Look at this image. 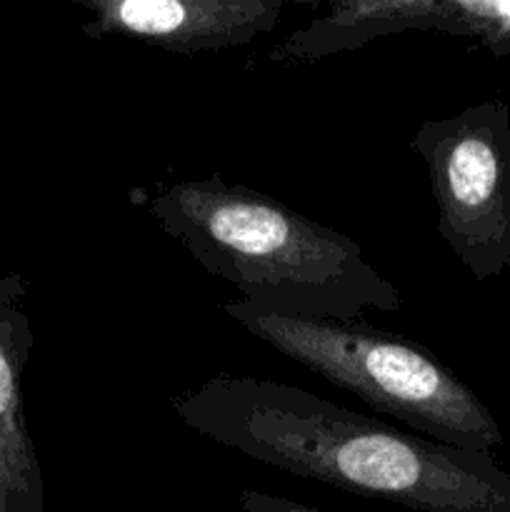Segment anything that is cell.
Wrapping results in <instances>:
<instances>
[{
    "instance_id": "6da1fadb",
    "label": "cell",
    "mask_w": 510,
    "mask_h": 512,
    "mask_svg": "<svg viewBox=\"0 0 510 512\" xmlns=\"http://www.w3.org/2000/svg\"><path fill=\"white\" fill-rule=\"evenodd\" d=\"M195 433L258 463L415 512H510L493 453L403 433L283 380L218 373L170 398Z\"/></svg>"
},
{
    "instance_id": "7a4b0ae2",
    "label": "cell",
    "mask_w": 510,
    "mask_h": 512,
    "mask_svg": "<svg viewBox=\"0 0 510 512\" xmlns=\"http://www.w3.org/2000/svg\"><path fill=\"white\" fill-rule=\"evenodd\" d=\"M160 228L243 303L290 320L355 323L395 313L400 293L348 235L223 175L183 180L148 198Z\"/></svg>"
},
{
    "instance_id": "3957f363",
    "label": "cell",
    "mask_w": 510,
    "mask_h": 512,
    "mask_svg": "<svg viewBox=\"0 0 510 512\" xmlns=\"http://www.w3.org/2000/svg\"><path fill=\"white\" fill-rule=\"evenodd\" d=\"M223 310L285 358L358 395L378 413L403 420L423 438L483 453L503 445V430L483 400L418 343L365 320H290L243 300L225 303Z\"/></svg>"
},
{
    "instance_id": "277c9868",
    "label": "cell",
    "mask_w": 510,
    "mask_h": 512,
    "mask_svg": "<svg viewBox=\"0 0 510 512\" xmlns=\"http://www.w3.org/2000/svg\"><path fill=\"white\" fill-rule=\"evenodd\" d=\"M425 160L438 235L478 283L510 268V108L490 98L410 138Z\"/></svg>"
},
{
    "instance_id": "5b68a950",
    "label": "cell",
    "mask_w": 510,
    "mask_h": 512,
    "mask_svg": "<svg viewBox=\"0 0 510 512\" xmlns=\"http://www.w3.org/2000/svg\"><path fill=\"white\" fill-rule=\"evenodd\" d=\"M403 30H440L510 55V0H343L290 33L270 53L273 63H315Z\"/></svg>"
},
{
    "instance_id": "8992f818",
    "label": "cell",
    "mask_w": 510,
    "mask_h": 512,
    "mask_svg": "<svg viewBox=\"0 0 510 512\" xmlns=\"http://www.w3.org/2000/svg\"><path fill=\"white\" fill-rule=\"evenodd\" d=\"M90 40L125 35L180 55L238 48L278 28L285 0H73Z\"/></svg>"
},
{
    "instance_id": "52a82bcc",
    "label": "cell",
    "mask_w": 510,
    "mask_h": 512,
    "mask_svg": "<svg viewBox=\"0 0 510 512\" xmlns=\"http://www.w3.org/2000/svg\"><path fill=\"white\" fill-rule=\"evenodd\" d=\"M28 280L0 275V512H45V483L25 425L23 373L35 345Z\"/></svg>"
},
{
    "instance_id": "ba28073f",
    "label": "cell",
    "mask_w": 510,
    "mask_h": 512,
    "mask_svg": "<svg viewBox=\"0 0 510 512\" xmlns=\"http://www.w3.org/2000/svg\"><path fill=\"white\" fill-rule=\"evenodd\" d=\"M238 505L243 512H328L313 508V505H303L298 500L260 493V490H243L238 495Z\"/></svg>"
}]
</instances>
